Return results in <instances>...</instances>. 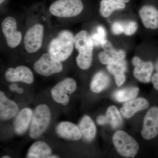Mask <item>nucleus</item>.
<instances>
[{
    "label": "nucleus",
    "instance_id": "nucleus-1",
    "mask_svg": "<svg viewBox=\"0 0 158 158\" xmlns=\"http://www.w3.org/2000/svg\"><path fill=\"white\" fill-rule=\"evenodd\" d=\"M74 47L73 34L68 30H63L51 40L48 46V52L59 61L64 62L71 55Z\"/></svg>",
    "mask_w": 158,
    "mask_h": 158
},
{
    "label": "nucleus",
    "instance_id": "nucleus-2",
    "mask_svg": "<svg viewBox=\"0 0 158 158\" xmlns=\"http://www.w3.org/2000/svg\"><path fill=\"white\" fill-rule=\"evenodd\" d=\"M94 43L88 31L82 30L74 36V46L79 54L76 58L79 68L86 70L90 68L92 61Z\"/></svg>",
    "mask_w": 158,
    "mask_h": 158
},
{
    "label": "nucleus",
    "instance_id": "nucleus-3",
    "mask_svg": "<svg viewBox=\"0 0 158 158\" xmlns=\"http://www.w3.org/2000/svg\"><path fill=\"white\" fill-rule=\"evenodd\" d=\"M50 110L47 105H40L34 110L30 127V137L33 139L39 138L48 127L51 121Z\"/></svg>",
    "mask_w": 158,
    "mask_h": 158
},
{
    "label": "nucleus",
    "instance_id": "nucleus-4",
    "mask_svg": "<svg viewBox=\"0 0 158 158\" xmlns=\"http://www.w3.org/2000/svg\"><path fill=\"white\" fill-rule=\"evenodd\" d=\"M83 9L81 0H57L50 6L49 11L56 17L72 18L81 14Z\"/></svg>",
    "mask_w": 158,
    "mask_h": 158
},
{
    "label": "nucleus",
    "instance_id": "nucleus-5",
    "mask_svg": "<svg viewBox=\"0 0 158 158\" xmlns=\"http://www.w3.org/2000/svg\"><path fill=\"white\" fill-rule=\"evenodd\" d=\"M113 144L117 152L124 157L134 158L139 150L136 140L124 131H117L113 138Z\"/></svg>",
    "mask_w": 158,
    "mask_h": 158
},
{
    "label": "nucleus",
    "instance_id": "nucleus-6",
    "mask_svg": "<svg viewBox=\"0 0 158 158\" xmlns=\"http://www.w3.org/2000/svg\"><path fill=\"white\" fill-rule=\"evenodd\" d=\"M34 68L40 75L48 77L62 72L63 66L61 61L49 53H45L35 62Z\"/></svg>",
    "mask_w": 158,
    "mask_h": 158
},
{
    "label": "nucleus",
    "instance_id": "nucleus-7",
    "mask_svg": "<svg viewBox=\"0 0 158 158\" xmlns=\"http://www.w3.org/2000/svg\"><path fill=\"white\" fill-rule=\"evenodd\" d=\"M77 88V83L71 78H66L55 85L51 90L52 97L58 103L66 106L69 101V95Z\"/></svg>",
    "mask_w": 158,
    "mask_h": 158
},
{
    "label": "nucleus",
    "instance_id": "nucleus-8",
    "mask_svg": "<svg viewBox=\"0 0 158 158\" xmlns=\"http://www.w3.org/2000/svg\"><path fill=\"white\" fill-rule=\"evenodd\" d=\"M44 34V27L41 24L37 23L29 28L24 38L25 48L27 52H36L41 48Z\"/></svg>",
    "mask_w": 158,
    "mask_h": 158
},
{
    "label": "nucleus",
    "instance_id": "nucleus-9",
    "mask_svg": "<svg viewBox=\"0 0 158 158\" xmlns=\"http://www.w3.org/2000/svg\"><path fill=\"white\" fill-rule=\"evenodd\" d=\"M2 31L8 46L15 48L19 45L22 39V34L17 30V25L14 18L9 16L3 20Z\"/></svg>",
    "mask_w": 158,
    "mask_h": 158
},
{
    "label": "nucleus",
    "instance_id": "nucleus-10",
    "mask_svg": "<svg viewBox=\"0 0 158 158\" xmlns=\"http://www.w3.org/2000/svg\"><path fill=\"white\" fill-rule=\"evenodd\" d=\"M141 135L144 139L149 140L158 135V108L153 107L148 111L143 122Z\"/></svg>",
    "mask_w": 158,
    "mask_h": 158
},
{
    "label": "nucleus",
    "instance_id": "nucleus-11",
    "mask_svg": "<svg viewBox=\"0 0 158 158\" xmlns=\"http://www.w3.org/2000/svg\"><path fill=\"white\" fill-rule=\"evenodd\" d=\"M5 77L6 81L10 82L20 81L30 85L34 81L33 73L28 67L24 65L8 69L5 72Z\"/></svg>",
    "mask_w": 158,
    "mask_h": 158
},
{
    "label": "nucleus",
    "instance_id": "nucleus-12",
    "mask_svg": "<svg viewBox=\"0 0 158 158\" xmlns=\"http://www.w3.org/2000/svg\"><path fill=\"white\" fill-rule=\"evenodd\" d=\"M104 51L98 54V59L102 64L109 65L124 59L126 53L122 50H117L113 47L112 44L106 40L101 46Z\"/></svg>",
    "mask_w": 158,
    "mask_h": 158
},
{
    "label": "nucleus",
    "instance_id": "nucleus-13",
    "mask_svg": "<svg viewBox=\"0 0 158 158\" xmlns=\"http://www.w3.org/2000/svg\"><path fill=\"white\" fill-rule=\"evenodd\" d=\"M132 63L135 66L134 75L139 81L148 83L150 81L154 66L152 62H144L139 57H134Z\"/></svg>",
    "mask_w": 158,
    "mask_h": 158
},
{
    "label": "nucleus",
    "instance_id": "nucleus-14",
    "mask_svg": "<svg viewBox=\"0 0 158 158\" xmlns=\"http://www.w3.org/2000/svg\"><path fill=\"white\" fill-rule=\"evenodd\" d=\"M56 131L59 137L67 140L77 141L82 137L80 129L70 122H62L57 125Z\"/></svg>",
    "mask_w": 158,
    "mask_h": 158
},
{
    "label": "nucleus",
    "instance_id": "nucleus-15",
    "mask_svg": "<svg viewBox=\"0 0 158 158\" xmlns=\"http://www.w3.org/2000/svg\"><path fill=\"white\" fill-rule=\"evenodd\" d=\"M139 14L145 27L152 30L158 28V10L155 7L150 5L143 6Z\"/></svg>",
    "mask_w": 158,
    "mask_h": 158
},
{
    "label": "nucleus",
    "instance_id": "nucleus-16",
    "mask_svg": "<svg viewBox=\"0 0 158 158\" xmlns=\"http://www.w3.org/2000/svg\"><path fill=\"white\" fill-rule=\"evenodd\" d=\"M33 114L32 110L28 108H24L20 111L14 122V131L16 134L23 135L27 130Z\"/></svg>",
    "mask_w": 158,
    "mask_h": 158
},
{
    "label": "nucleus",
    "instance_id": "nucleus-17",
    "mask_svg": "<svg viewBox=\"0 0 158 158\" xmlns=\"http://www.w3.org/2000/svg\"><path fill=\"white\" fill-rule=\"evenodd\" d=\"M149 106L147 99L139 98L126 102L120 109V111L125 117L130 118L138 111L147 109Z\"/></svg>",
    "mask_w": 158,
    "mask_h": 158
},
{
    "label": "nucleus",
    "instance_id": "nucleus-18",
    "mask_svg": "<svg viewBox=\"0 0 158 158\" xmlns=\"http://www.w3.org/2000/svg\"><path fill=\"white\" fill-rule=\"evenodd\" d=\"M19 108L17 104L0 91V118L2 120H8L17 114Z\"/></svg>",
    "mask_w": 158,
    "mask_h": 158
},
{
    "label": "nucleus",
    "instance_id": "nucleus-19",
    "mask_svg": "<svg viewBox=\"0 0 158 158\" xmlns=\"http://www.w3.org/2000/svg\"><path fill=\"white\" fill-rule=\"evenodd\" d=\"M52 151L49 146L44 141H37L29 148L27 157L29 158H48Z\"/></svg>",
    "mask_w": 158,
    "mask_h": 158
},
{
    "label": "nucleus",
    "instance_id": "nucleus-20",
    "mask_svg": "<svg viewBox=\"0 0 158 158\" xmlns=\"http://www.w3.org/2000/svg\"><path fill=\"white\" fill-rule=\"evenodd\" d=\"M107 68L108 71L114 76L117 86H121L126 79L124 73L127 70V63L125 60L123 59L109 64Z\"/></svg>",
    "mask_w": 158,
    "mask_h": 158
},
{
    "label": "nucleus",
    "instance_id": "nucleus-21",
    "mask_svg": "<svg viewBox=\"0 0 158 158\" xmlns=\"http://www.w3.org/2000/svg\"><path fill=\"white\" fill-rule=\"evenodd\" d=\"M79 128L85 140L91 141L93 140L96 134V126L89 116H83L79 125Z\"/></svg>",
    "mask_w": 158,
    "mask_h": 158
},
{
    "label": "nucleus",
    "instance_id": "nucleus-22",
    "mask_svg": "<svg viewBox=\"0 0 158 158\" xmlns=\"http://www.w3.org/2000/svg\"><path fill=\"white\" fill-rule=\"evenodd\" d=\"M110 83V79L108 75L104 72H98L91 81L90 89L94 93H98L107 88Z\"/></svg>",
    "mask_w": 158,
    "mask_h": 158
},
{
    "label": "nucleus",
    "instance_id": "nucleus-23",
    "mask_svg": "<svg viewBox=\"0 0 158 158\" xmlns=\"http://www.w3.org/2000/svg\"><path fill=\"white\" fill-rule=\"evenodd\" d=\"M125 7V3L115 0H102L100 6V14L102 17H109L115 10L123 9Z\"/></svg>",
    "mask_w": 158,
    "mask_h": 158
},
{
    "label": "nucleus",
    "instance_id": "nucleus-24",
    "mask_svg": "<svg viewBox=\"0 0 158 158\" xmlns=\"http://www.w3.org/2000/svg\"><path fill=\"white\" fill-rule=\"evenodd\" d=\"M139 91L137 87H130L117 90L113 94V97L117 102H126L135 98Z\"/></svg>",
    "mask_w": 158,
    "mask_h": 158
},
{
    "label": "nucleus",
    "instance_id": "nucleus-25",
    "mask_svg": "<svg viewBox=\"0 0 158 158\" xmlns=\"http://www.w3.org/2000/svg\"><path fill=\"white\" fill-rule=\"evenodd\" d=\"M106 116L108 123H110L113 129L120 127L122 124L123 119L121 114L115 106H110L108 108Z\"/></svg>",
    "mask_w": 158,
    "mask_h": 158
},
{
    "label": "nucleus",
    "instance_id": "nucleus-26",
    "mask_svg": "<svg viewBox=\"0 0 158 158\" xmlns=\"http://www.w3.org/2000/svg\"><path fill=\"white\" fill-rule=\"evenodd\" d=\"M123 33L127 36H131L135 34L138 28V24L134 21L123 23Z\"/></svg>",
    "mask_w": 158,
    "mask_h": 158
},
{
    "label": "nucleus",
    "instance_id": "nucleus-27",
    "mask_svg": "<svg viewBox=\"0 0 158 158\" xmlns=\"http://www.w3.org/2000/svg\"><path fill=\"white\" fill-rule=\"evenodd\" d=\"M112 31L115 35H119L123 33V23L116 22L112 26Z\"/></svg>",
    "mask_w": 158,
    "mask_h": 158
},
{
    "label": "nucleus",
    "instance_id": "nucleus-28",
    "mask_svg": "<svg viewBox=\"0 0 158 158\" xmlns=\"http://www.w3.org/2000/svg\"><path fill=\"white\" fill-rule=\"evenodd\" d=\"M97 122L99 125H103L108 123L106 117V116H102V115L98 116L97 118Z\"/></svg>",
    "mask_w": 158,
    "mask_h": 158
},
{
    "label": "nucleus",
    "instance_id": "nucleus-29",
    "mask_svg": "<svg viewBox=\"0 0 158 158\" xmlns=\"http://www.w3.org/2000/svg\"><path fill=\"white\" fill-rule=\"evenodd\" d=\"M152 82L154 88L158 90V72L156 73L153 76L152 78Z\"/></svg>",
    "mask_w": 158,
    "mask_h": 158
},
{
    "label": "nucleus",
    "instance_id": "nucleus-30",
    "mask_svg": "<svg viewBox=\"0 0 158 158\" xmlns=\"http://www.w3.org/2000/svg\"><path fill=\"white\" fill-rule=\"evenodd\" d=\"M18 88V87L15 84H12V85H10V86H9V89L11 91H16Z\"/></svg>",
    "mask_w": 158,
    "mask_h": 158
},
{
    "label": "nucleus",
    "instance_id": "nucleus-31",
    "mask_svg": "<svg viewBox=\"0 0 158 158\" xmlns=\"http://www.w3.org/2000/svg\"><path fill=\"white\" fill-rule=\"evenodd\" d=\"M115 1L120 2L126 3L129 2L130 0H115Z\"/></svg>",
    "mask_w": 158,
    "mask_h": 158
},
{
    "label": "nucleus",
    "instance_id": "nucleus-32",
    "mask_svg": "<svg viewBox=\"0 0 158 158\" xmlns=\"http://www.w3.org/2000/svg\"><path fill=\"white\" fill-rule=\"evenodd\" d=\"M16 92L18 93L22 94L23 92V89L22 88H18L17 90H16Z\"/></svg>",
    "mask_w": 158,
    "mask_h": 158
},
{
    "label": "nucleus",
    "instance_id": "nucleus-33",
    "mask_svg": "<svg viewBox=\"0 0 158 158\" xmlns=\"http://www.w3.org/2000/svg\"><path fill=\"white\" fill-rule=\"evenodd\" d=\"M155 67L156 70L157 71V72H158V59L156 61Z\"/></svg>",
    "mask_w": 158,
    "mask_h": 158
},
{
    "label": "nucleus",
    "instance_id": "nucleus-34",
    "mask_svg": "<svg viewBox=\"0 0 158 158\" xmlns=\"http://www.w3.org/2000/svg\"><path fill=\"white\" fill-rule=\"evenodd\" d=\"M59 158L58 156H55V155H51L50 156H49L48 158Z\"/></svg>",
    "mask_w": 158,
    "mask_h": 158
},
{
    "label": "nucleus",
    "instance_id": "nucleus-35",
    "mask_svg": "<svg viewBox=\"0 0 158 158\" xmlns=\"http://www.w3.org/2000/svg\"><path fill=\"white\" fill-rule=\"evenodd\" d=\"M2 158H10V157L9 156H3Z\"/></svg>",
    "mask_w": 158,
    "mask_h": 158
},
{
    "label": "nucleus",
    "instance_id": "nucleus-36",
    "mask_svg": "<svg viewBox=\"0 0 158 158\" xmlns=\"http://www.w3.org/2000/svg\"><path fill=\"white\" fill-rule=\"evenodd\" d=\"M5 0H0V4H2Z\"/></svg>",
    "mask_w": 158,
    "mask_h": 158
}]
</instances>
